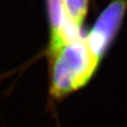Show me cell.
Wrapping results in <instances>:
<instances>
[{"label":"cell","mask_w":127,"mask_h":127,"mask_svg":"<svg viewBox=\"0 0 127 127\" xmlns=\"http://www.w3.org/2000/svg\"><path fill=\"white\" fill-rule=\"evenodd\" d=\"M49 60V97L59 103L91 82L101 61L91 53L84 36L69 42L53 54Z\"/></svg>","instance_id":"cell-1"},{"label":"cell","mask_w":127,"mask_h":127,"mask_svg":"<svg viewBox=\"0 0 127 127\" xmlns=\"http://www.w3.org/2000/svg\"><path fill=\"white\" fill-rule=\"evenodd\" d=\"M126 11L127 0H112L84 36L91 53L101 62L118 35Z\"/></svg>","instance_id":"cell-2"},{"label":"cell","mask_w":127,"mask_h":127,"mask_svg":"<svg viewBox=\"0 0 127 127\" xmlns=\"http://www.w3.org/2000/svg\"><path fill=\"white\" fill-rule=\"evenodd\" d=\"M61 3L69 21L83 29L89 11V0H61Z\"/></svg>","instance_id":"cell-3"}]
</instances>
